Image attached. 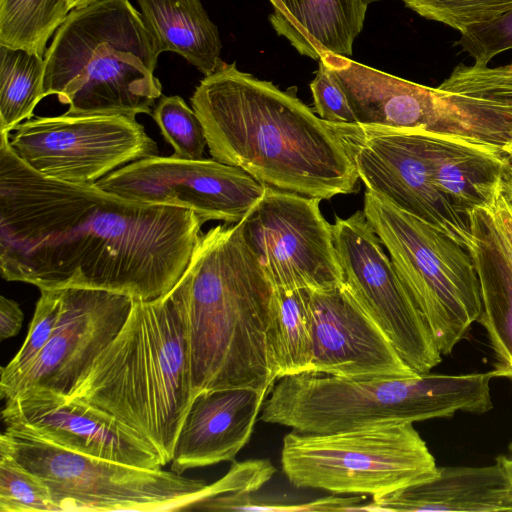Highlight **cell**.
<instances>
[{"label":"cell","mask_w":512,"mask_h":512,"mask_svg":"<svg viewBox=\"0 0 512 512\" xmlns=\"http://www.w3.org/2000/svg\"><path fill=\"white\" fill-rule=\"evenodd\" d=\"M122 198L192 210L205 223L246 218L267 186L243 169L215 159L151 156L122 166L95 183Z\"/></svg>","instance_id":"12"},{"label":"cell","mask_w":512,"mask_h":512,"mask_svg":"<svg viewBox=\"0 0 512 512\" xmlns=\"http://www.w3.org/2000/svg\"><path fill=\"white\" fill-rule=\"evenodd\" d=\"M502 182L503 185L512 193V163L506 169Z\"/></svg>","instance_id":"38"},{"label":"cell","mask_w":512,"mask_h":512,"mask_svg":"<svg viewBox=\"0 0 512 512\" xmlns=\"http://www.w3.org/2000/svg\"><path fill=\"white\" fill-rule=\"evenodd\" d=\"M319 61L342 87L359 126L478 141L464 116L437 88L390 75L342 55L326 54Z\"/></svg>","instance_id":"16"},{"label":"cell","mask_w":512,"mask_h":512,"mask_svg":"<svg viewBox=\"0 0 512 512\" xmlns=\"http://www.w3.org/2000/svg\"><path fill=\"white\" fill-rule=\"evenodd\" d=\"M0 511L58 512L46 484L11 456L0 452Z\"/></svg>","instance_id":"31"},{"label":"cell","mask_w":512,"mask_h":512,"mask_svg":"<svg viewBox=\"0 0 512 512\" xmlns=\"http://www.w3.org/2000/svg\"><path fill=\"white\" fill-rule=\"evenodd\" d=\"M160 53L179 54L205 76L223 62L221 40L200 0H136Z\"/></svg>","instance_id":"25"},{"label":"cell","mask_w":512,"mask_h":512,"mask_svg":"<svg viewBox=\"0 0 512 512\" xmlns=\"http://www.w3.org/2000/svg\"><path fill=\"white\" fill-rule=\"evenodd\" d=\"M9 134L0 132L3 279L145 301L173 288L202 235L196 213L45 177L17 156Z\"/></svg>","instance_id":"1"},{"label":"cell","mask_w":512,"mask_h":512,"mask_svg":"<svg viewBox=\"0 0 512 512\" xmlns=\"http://www.w3.org/2000/svg\"><path fill=\"white\" fill-rule=\"evenodd\" d=\"M100 0H68V3H69V6H70V9L73 10V9H76V8H80V7H83V6H87V5H90V4H93L95 2H98Z\"/></svg>","instance_id":"39"},{"label":"cell","mask_w":512,"mask_h":512,"mask_svg":"<svg viewBox=\"0 0 512 512\" xmlns=\"http://www.w3.org/2000/svg\"><path fill=\"white\" fill-rule=\"evenodd\" d=\"M467 250L480 283L482 313L497 377L512 381V251L489 207L469 215Z\"/></svg>","instance_id":"20"},{"label":"cell","mask_w":512,"mask_h":512,"mask_svg":"<svg viewBox=\"0 0 512 512\" xmlns=\"http://www.w3.org/2000/svg\"><path fill=\"white\" fill-rule=\"evenodd\" d=\"M269 21L303 56L349 57L363 29L367 5L362 0H269Z\"/></svg>","instance_id":"24"},{"label":"cell","mask_w":512,"mask_h":512,"mask_svg":"<svg viewBox=\"0 0 512 512\" xmlns=\"http://www.w3.org/2000/svg\"><path fill=\"white\" fill-rule=\"evenodd\" d=\"M281 466L297 488L372 497L430 480L438 469L413 423L325 434L292 430L283 438Z\"/></svg>","instance_id":"8"},{"label":"cell","mask_w":512,"mask_h":512,"mask_svg":"<svg viewBox=\"0 0 512 512\" xmlns=\"http://www.w3.org/2000/svg\"><path fill=\"white\" fill-rule=\"evenodd\" d=\"M313 355L310 372L353 380L417 375L344 283L310 290Z\"/></svg>","instance_id":"18"},{"label":"cell","mask_w":512,"mask_h":512,"mask_svg":"<svg viewBox=\"0 0 512 512\" xmlns=\"http://www.w3.org/2000/svg\"><path fill=\"white\" fill-rule=\"evenodd\" d=\"M310 89L318 117L331 123L357 124L345 92L321 61Z\"/></svg>","instance_id":"34"},{"label":"cell","mask_w":512,"mask_h":512,"mask_svg":"<svg viewBox=\"0 0 512 512\" xmlns=\"http://www.w3.org/2000/svg\"><path fill=\"white\" fill-rule=\"evenodd\" d=\"M362 1L364 2L365 5L368 6L369 4H371L373 2H377V1H381V0H362Z\"/></svg>","instance_id":"40"},{"label":"cell","mask_w":512,"mask_h":512,"mask_svg":"<svg viewBox=\"0 0 512 512\" xmlns=\"http://www.w3.org/2000/svg\"><path fill=\"white\" fill-rule=\"evenodd\" d=\"M275 289V312L270 337L279 379L310 372L313 338L310 290Z\"/></svg>","instance_id":"26"},{"label":"cell","mask_w":512,"mask_h":512,"mask_svg":"<svg viewBox=\"0 0 512 512\" xmlns=\"http://www.w3.org/2000/svg\"><path fill=\"white\" fill-rule=\"evenodd\" d=\"M159 52L129 0H100L70 11L44 55V96L74 115L152 113L162 96Z\"/></svg>","instance_id":"5"},{"label":"cell","mask_w":512,"mask_h":512,"mask_svg":"<svg viewBox=\"0 0 512 512\" xmlns=\"http://www.w3.org/2000/svg\"><path fill=\"white\" fill-rule=\"evenodd\" d=\"M70 398L111 414L171 462L195 398L187 326L171 291L133 300L115 338L95 358Z\"/></svg>","instance_id":"4"},{"label":"cell","mask_w":512,"mask_h":512,"mask_svg":"<svg viewBox=\"0 0 512 512\" xmlns=\"http://www.w3.org/2000/svg\"><path fill=\"white\" fill-rule=\"evenodd\" d=\"M420 16L460 33L512 10V0H403Z\"/></svg>","instance_id":"32"},{"label":"cell","mask_w":512,"mask_h":512,"mask_svg":"<svg viewBox=\"0 0 512 512\" xmlns=\"http://www.w3.org/2000/svg\"><path fill=\"white\" fill-rule=\"evenodd\" d=\"M0 132L33 117L44 96V56L0 45Z\"/></svg>","instance_id":"27"},{"label":"cell","mask_w":512,"mask_h":512,"mask_svg":"<svg viewBox=\"0 0 512 512\" xmlns=\"http://www.w3.org/2000/svg\"><path fill=\"white\" fill-rule=\"evenodd\" d=\"M9 142L34 171L70 183L94 184L122 166L159 155L135 116L122 114L31 118L9 134Z\"/></svg>","instance_id":"10"},{"label":"cell","mask_w":512,"mask_h":512,"mask_svg":"<svg viewBox=\"0 0 512 512\" xmlns=\"http://www.w3.org/2000/svg\"><path fill=\"white\" fill-rule=\"evenodd\" d=\"M23 345L1 368L0 395L7 400L21 377L36 361L53 335L60 314L62 289H41Z\"/></svg>","instance_id":"29"},{"label":"cell","mask_w":512,"mask_h":512,"mask_svg":"<svg viewBox=\"0 0 512 512\" xmlns=\"http://www.w3.org/2000/svg\"><path fill=\"white\" fill-rule=\"evenodd\" d=\"M512 251V193L501 181L488 205Z\"/></svg>","instance_id":"35"},{"label":"cell","mask_w":512,"mask_h":512,"mask_svg":"<svg viewBox=\"0 0 512 512\" xmlns=\"http://www.w3.org/2000/svg\"><path fill=\"white\" fill-rule=\"evenodd\" d=\"M457 44L473 58L475 65H488L495 56L512 50V10L467 28Z\"/></svg>","instance_id":"33"},{"label":"cell","mask_w":512,"mask_h":512,"mask_svg":"<svg viewBox=\"0 0 512 512\" xmlns=\"http://www.w3.org/2000/svg\"><path fill=\"white\" fill-rule=\"evenodd\" d=\"M151 116L165 140L173 147L174 156L181 159H203L207 145L204 129L193 109L177 95L161 96Z\"/></svg>","instance_id":"30"},{"label":"cell","mask_w":512,"mask_h":512,"mask_svg":"<svg viewBox=\"0 0 512 512\" xmlns=\"http://www.w3.org/2000/svg\"><path fill=\"white\" fill-rule=\"evenodd\" d=\"M0 452L46 484L58 512L179 511L208 497V484L172 470L84 455L6 429Z\"/></svg>","instance_id":"9"},{"label":"cell","mask_w":512,"mask_h":512,"mask_svg":"<svg viewBox=\"0 0 512 512\" xmlns=\"http://www.w3.org/2000/svg\"><path fill=\"white\" fill-rule=\"evenodd\" d=\"M132 304L131 297L120 293L62 289L53 335L8 399L27 389L48 390L69 397L95 358L120 331Z\"/></svg>","instance_id":"15"},{"label":"cell","mask_w":512,"mask_h":512,"mask_svg":"<svg viewBox=\"0 0 512 512\" xmlns=\"http://www.w3.org/2000/svg\"><path fill=\"white\" fill-rule=\"evenodd\" d=\"M363 212L440 353L450 354L482 313L480 283L470 253L440 229L368 190Z\"/></svg>","instance_id":"7"},{"label":"cell","mask_w":512,"mask_h":512,"mask_svg":"<svg viewBox=\"0 0 512 512\" xmlns=\"http://www.w3.org/2000/svg\"><path fill=\"white\" fill-rule=\"evenodd\" d=\"M432 180L454 210L468 218L488 207L511 164L499 149L478 141L433 133H409Z\"/></svg>","instance_id":"21"},{"label":"cell","mask_w":512,"mask_h":512,"mask_svg":"<svg viewBox=\"0 0 512 512\" xmlns=\"http://www.w3.org/2000/svg\"><path fill=\"white\" fill-rule=\"evenodd\" d=\"M70 11L68 0H0V45L44 56Z\"/></svg>","instance_id":"28"},{"label":"cell","mask_w":512,"mask_h":512,"mask_svg":"<svg viewBox=\"0 0 512 512\" xmlns=\"http://www.w3.org/2000/svg\"><path fill=\"white\" fill-rule=\"evenodd\" d=\"M353 153L366 190L440 229L467 249L469 220L436 187L409 133L362 127L353 140Z\"/></svg>","instance_id":"17"},{"label":"cell","mask_w":512,"mask_h":512,"mask_svg":"<svg viewBox=\"0 0 512 512\" xmlns=\"http://www.w3.org/2000/svg\"><path fill=\"white\" fill-rule=\"evenodd\" d=\"M496 462L500 465L507 482L509 498L512 502V443L508 446V452L496 458Z\"/></svg>","instance_id":"37"},{"label":"cell","mask_w":512,"mask_h":512,"mask_svg":"<svg viewBox=\"0 0 512 512\" xmlns=\"http://www.w3.org/2000/svg\"><path fill=\"white\" fill-rule=\"evenodd\" d=\"M469 123L476 139L512 163V63L457 65L436 87Z\"/></svg>","instance_id":"23"},{"label":"cell","mask_w":512,"mask_h":512,"mask_svg":"<svg viewBox=\"0 0 512 512\" xmlns=\"http://www.w3.org/2000/svg\"><path fill=\"white\" fill-rule=\"evenodd\" d=\"M190 100L213 159L268 187L320 200L357 190L353 140L362 127L321 119L295 87L283 91L222 62Z\"/></svg>","instance_id":"2"},{"label":"cell","mask_w":512,"mask_h":512,"mask_svg":"<svg viewBox=\"0 0 512 512\" xmlns=\"http://www.w3.org/2000/svg\"><path fill=\"white\" fill-rule=\"evenodd\" d=\"M494 370L460 375L353 380L306 372L279 378L263 402V422L325 434L492 409Z\"/></svg>","instance_id":"6"},{"label":"cell","mask_w":512,"mask_h":512,"mask_svg":"<svg viewBox=\"0 0 512 512\" xmlns=\"http://www.w3.org/2000/svg\"><path fill=\"white\" fill-rule=\"evenodd\" d=\"M244 219L202 234L170 290L187 326L195 396L230 388L269 395L278 379L270 337L276 289Z\"/></svg>","instance_id":"3"},{"label":"cell","mask_w":512,"mask_h":512,"mask_svg":"<svg viewBox=\"0 0 512 512\" xmlns=\"http://www.w3.org/2000/svg\"><path fill=\"white\" fill-rule=\"evenodd\" d=\"M320 201L267 186L244 219L245 236L276 288L324 291L343 284L332 225Z\"/></svg>","instance_id":"13"},{"label":"cell","mask_w":512,"mask_h":512,"mask_svg":"<svg viewBox=\"0 0 512 512\" xmlns=\"http://www.w3.org/2000/svg\"><path fill=\"white\" fill-rule=\"evenodd\" d=\"M24 314L19 304L5 296L0 297V339L15 336L22 327Z\"/></svg>","instance_id":"36"},{"label":"cell","mask_w":512,"mask_h":512,"mask_svg":"<svg viewBox=\"0 0 512 512\" xmlns=\"http://www.w3.org/2000/svg\"><path fill=\"white\" fill-rule=\"evenodd\" d=\"M361 511H512L506 478L496 462L481 467H438L430 480L376 495Z\"/></svg>","instance_id":"22"},{"label":"cell","mask_w":512,"mask_h":512,"mask_svg":"<svg viewBox=\"0 0 512 512\" xmlns=\"http://www.w3.org/2000/svg\"><path fill=\"white\" fill-rule=\"evenodd\" d=\"M268 395L248 388L218 389L195 396L176 439L172 471L234 461L248 443Z\"/></svg>","instance_id":"19"},{"label":"cell","mask_w":512,"mask_h":512,"mask_svg":"<svg viewBox=\"0 0 512 512\" xmlns=\"http://www.w3.org/2000/svg\"><path fill=\"white\" fill-rule=\"evenodd\" d=\"M6 430L63 449L142 468L163 467L159 452L117 418L85 401L27 389L5 401Z\"/></svg>","instance_id":"14"},{"label":"cell","mask_w":512,"mask_h":512,"mask_svg":"<svg viewBox=\"0 0 512 512\" xmlns=\"http://www.w3.org/2000/svg\"><path fill=\"white\" fill-rule=\"evenodd\" d=\"M332 229L348 291L400 357L418 374L429 373L442 354L364 212L345 219L336 216Z\"/></svg>","instance_id":"11"}]
</instances>
